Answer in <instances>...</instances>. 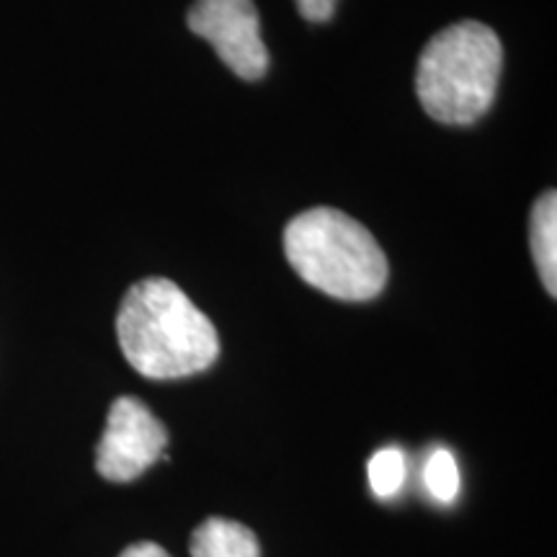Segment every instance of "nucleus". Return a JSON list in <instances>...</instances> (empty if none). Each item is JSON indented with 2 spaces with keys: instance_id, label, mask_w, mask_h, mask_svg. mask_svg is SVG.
I'll return each instance as SVG.
<instances>
[{
  "instance_id": "f257e3e1",
  "label": "nucleus",
  "mask_w": 557,
  "mask_h": 557,
  "mask_svg": "<svg viewBox=\"0 0 557 557\" xmlns=\"http://www.w3.org/2000/svg\"><path fill=\"white\" fill-rule=\"evenodd\" d=\"M116 336L129 367L150 380L191 377L220 357L218 329L171 278L132 284L116 315Z\"/></svg>"
},
{
  "instance_id": "f03ea898",
  "label": "nucleus",
  "mask_w": 557,
  "mask_h": 557,
  "mask_svg": "<svg viewBox=\"0 0 557 557\" xmlns=\"http://www.w3.org/2000/svg\"><path fill=\"white\" fill-rule=\"evenodd\" d=\"M284 253L310 287L346 302L377 297L387 284V259L380 243L338 209L318 207L289 220Z\"/></svg>"
},
{
  "instance_id": "7ed1b4c3",
  "label": "nucleus",
  "mask_w": 557,
  "mask_h": 557,
  "mask_svg": "<svg viewBox=\"0 0 557 557\" xmlns=\"http://www.w3.org/2000/svg\"><path fill=\"white\" fill-rule=\"evenodd\" d=\"M504 47L480 21H462L431 37L418 58V101L442 124H472L496 99Z\"/></svg>"
},
{
  "instance_id": "20e7f679",
  "label": "nucleus",
  "mask_w": 557,
  "mask_h": 557,
  "mask_svg": "<svg viewBox=\"0 0 557 557\" xmlns=\"http://www.w3.org/2000/svg\"><path fill=\"white\" fill-rule=\"evenodd\" d=\"M165 447L169 431L148 406L137 398H116L96 449V470L111 483H129L163 459Z\"/></svg>"
},
{
  "instance_id": "39448f33",
  "label": "nucleus",
  "mask_w": 557,
  "mask_h": 557,
  "mask_svg": "<svg viewBox=\"0 0 557 557\" xmlns=\"http://www.w3.org/2000/svg\"><path fill=\"white\" fill-rule=\"evenodd\" d=\"M189 29L207 39L240 78L259 81L267 75L269 50L253 0H197L189 9Z\"/></svg>"
},
{
  "instance_id": "423d86ee",
  "label": "nucleus",
  "mask_w": 557,
  "mask_h": 557,
  "mask_svg": "<svg viewBox=\"0 0 557 557\" xmlns=\"http://www.w3.org/2000/svg\"><path fill=\"white\" fill-rule=\"evenodd\" d=\"M191 557H261V545L240 521L212 517L194 532Z\"/></svg>"
},
{
  "instance_id": "0eeeda50",
  "label": "nucleus",
  "mask_w": 557,
  "mask_h": 557,
  "mask_svg": "<svg viewBox=\"0 0 557 557\" xmlns=\"http://www.w3.org/2000/svg\"><path fill=\"white\" fill-rule=\"evenodd\" d=\"M529 240L537 261L542 284L549 295H557V197L555 191H545L534 201L532 220H529Z\"/></svg>"
},
{
  "instance_id": "6e6552de",
  "label": "nucleus",
  "mask_w": 557,
  "mask_h": 557,
  "mask_svg": "<svg viewBox=\"0 0 557 557\" xmlns=\"http://www.w3.org/2000/svg\"><path fill=\"white\" fill-rule=\"evenodd\" d=\"M369 485H372L374 496L377 498H393L395 493L406 485L408 478V462L403 449L385 447L374 451V457L367 465Z\"/></svg>"
},
{
  "instance_id": "1a4fd4ad",
  "label": "nucleus",
  "mask_w": 557,
  "mask_h": 557,
  "mask_svg": "<svg viewBox=\"0 0 557 557\" xmlns=\"http://www.w3.org/2000/svg\"><path fill=\"white\" fill-rule=\"evenodd\" d=\"M423 485L438 504H451L459 496V468L449 449L438 447L423 462Z\"/></svg>"
},
{
  "instance_id": "9d476101",
  "label": "nucleus",
  "mask_w": 557,
  "mask_h": 557,
  "mask_svg": "<svg viewBox=\"0 0 557 557\" xmlns=\"http://www.w3.org/2000/svg\"><path fill=\"white\" fill-rule=\"evenodd\" d=\"M295 3L299 13L308 21H315V24L331 21L333 13H336V0H295Z\"/></svg>"
},
{
  "instance_id": "9b49d317",
  "label": "nucleus",
  "mask_w": 557,
  "mask_h": 557,
  "mask_svg": "<svg viewBox=\"0 0 557 557\" xmlns=\"http://www.w3.org/2000/svg\"><path fill=\"white\" fill-rule=\"evenodd\" d=\"M120 557H171V555L160 545H156V542H137V545L124 549Z\"/></svg>"
}]
</instances>
